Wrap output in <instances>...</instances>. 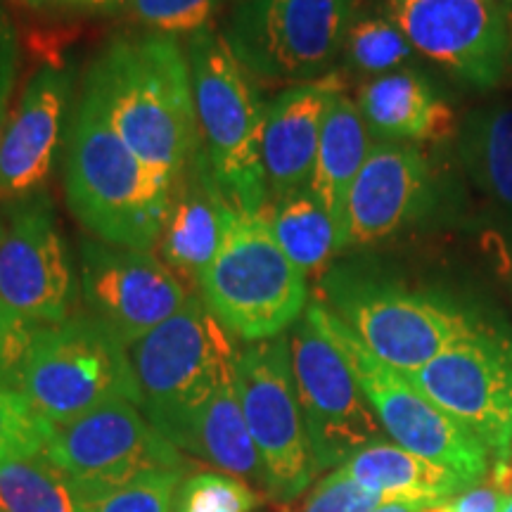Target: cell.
<instances>
[{
	"instance_id": "6da1fadb",
	"label": "cell",
	"mask_w": 512,
	"mask_h": 512,
	"mask_svg": "<svg viewBox=\"0 0 512 512\" xmlns=\"http://www.w3.org/2000/svg\"><path fill=\"white\" fill-rule=\"evenodd\" d=\"M107 117L152 169L178 178L200 152L188 53L174 36L119 38L88 72Z\"/></svg>"
},
{
	"instance_id": "7a4b0ae2",
	"label": "cell",
	"mask_w": 512,
	"mask_h": 512,
	"mask_svg": "<svg viewBox=\"0 0 512 512\" xmlns=\"http://www.w3.org/2000/svg\"><path fill=\"white\" fill-rule=\"evenodd\" d=\"M176 178L145 164L107 117L91 83L69 138L67 202L100 242L150 252L162 235Z\"/></svg>"
},
{
	"instance_id": "3957f363",
	"label": "cell",
	"mask_w": 512,
	"mask_h": 512,
	"mask_svg": "<svg viewBox=\"0 0 512 512\" xmlns=\"http://www.w3.org/2000/svg\"><path fill=\"white\" fill-rule=\"evenodd\" d=\"M188 62L204 157L223 197L235 209L261 211L268 202L264 171L266 107L254 76L233 55L223 34L190 36Z\"/></svg>"
},
{
	"instance_id": "277c9868",
	"label": "cell",
	"mask_w": 512,
	"mask_h": 512,
	"mask_svg": "<svg viewBox=\"0 0 512 512\" xmlns=\"http://www.w3.org/2000/svg\"><path fill=\"white\" fill-rule=\"evenodd\" d=\"M202 302L247 344L280 337L306 309V275L259 211L230 207L221 245L200 278Z\"/></svg>"
},
{
	"instance_id": "5b68a950",
	"label": "cell",
	"mask_w": 512,
	"mask_h": 512,
	"mask_svg": "<svg viewBox=\"0 0 512 512\" xmlns=\"http://www.w3.org/2000/svg\"><path fill=\"white\" fill-rule=\"evenodd\" d=\"M238 349L200 297L133 344L143 408L152 427L188 451L197 415L235 375Z\"/></svg>"
},
{
	"instance_id": "8992f818",
	"label": "cell",
	"mask_w": 512,
	"mask_h": 512,
	"mask_svg": "<svg viewBox=\"0 0 512 512\" xmlns=\"http://www.w3.org/2000/svg\"><path fill=\"white\" fill-rule=\"evenodd\" d=\"M17 389L50 425H67L114 401L143 406L126 344L95 316H69L38 328Z\"/></svg>"
},
{
	"instance_id": "52a82bcc",
	"label": "cell",
	"mask_w": 512,
	"mask_h": 512,
	"mask_svg": "<svg viewBox=\"0 0 512 512\" xmlns=\"http://www.w3.org/2000/svg\"><path fill=\"white\" fill-rule=\"evenodd\" d=\"M323 306L335 313L375 358L403 375L418 373L479 318L439 294L408 290L394 280L337 268L323 283Z\"/></svg>"
},
{
	"instance_id": "ba28073f",
	"label": "cell",
	"mask_w": 512,
	"mask_h": 512,
	"mask_svg": "<svg viewBox=\"0 0 512 512\" xmlns=\"http://www.w3.org/2000/svg\"><path fill=\"white\" fill-rule=\"evenodd\" d=\"M306 316L347 361L382 430L394 439V444L448 467L470 486L482 482L489 472L491 456L482 441L427 399L411 377L370 354L328 306L311 304Z\"/></svg>"
},
{
	"instance_id": "9c48e42d",
	"label": "cell",
	"mask_w": 512,
	"mask_h": 512,
	"mask_svg": "<svg viewBox=\"0 0 512 512\" xmlns=\"http://www.w3.org/2000/svg\"><path fill=\"white\" fill-rule=\"evenodd\" d=\"M358 0H240L223 38L254 79L309 83L330 74Z\"/></svg>"
},
{
	"instance_id": "30bf717a",
	"label": "cell",
	"mask_w": 512,
	"mask_h": 512,
	"mask_svg": "<svg viewBox=\"0 0 512 512\" xmlns=\"http://www.w3.org/2000/svg\"><path fill=\"white\" fill-rule=\"evenodd\" d=\"M235 387L249 434L264 465V486L275 501L292 503L309 489L316 463L294 387L285 335L252 342L235 358Z\"/></svg>"
},
{
	"instance_id": "8fae6325",
	"label": "cell",
	"mask_w": 512,
	"mask_h": 512,
	"mask_svg": "<svg viewBox=\"0 0 512 512\" xmlns=\"http://www.w3.org/2000/svg\"><path fill=\"white\" fill-rule=\"evenodd\" d=\"M408 377L482 441L496 463H510L512 330L479 320L475 330Z\"/></svg>"
},
{
	"instance_id": "7c38bea8",
	"label": "cell",
	"mask_w": 512,
	"mask_h": 512,
	"mask_svg": "<svg viewBox=\"0 0 512 512\" xmlns=\"http://www.w3.org/2000/svg\"><path fill=\"white\" fill-rule=\"evenodd\" d=\"M43 453L79 486L86 501L147 472L183 467L181 451L131 401L107 403L67 425H50Z\"/></svg>"
},
{
	"instance_id": "4fadbf2b",
	"label": "cell",
	"mask_w": 512,
	"mask_h": 512,
	"mask_svg": "<svg viewBox=\"0 0 512 512\" xmlns=\"http://www.w3.org/2000/svg\"><path fill=\"white\" fill-rule=\"evenodd\" d=\"M287 342L316 472L344 465L380 441L382 425L354 373L306 313L292 325Z\"/></svg>"
},
{
	"instance_id": "5bb4252c",
	"label": "cell",
	"mask_w": 512,
	"mask_h": 512,
	"mask_svg": "<svg viewBox=\"0 0 512 512\" xmlns=\"http://www.w3.org/2000/svg\"><path fill=\"white\" fill-rule=\"evenodd\" d=\"M389 19L456 79L486 91L512 67V17L503 0H389Z\"/></svg>"
},
{
	"instance_id": "9a60e30c",
	"label": "cell",
	"mask_w": 512,
	"mask_h": 512,
	"mask_svg": "<svg viewBox=\"0 0 512 512\" xmlns=\"http://www.w3.org/2000/svg\"><path fill=\"white\" fill-rule=\"evenodd\" d=\"M81 285L93 316L126 347L155 332L192 299L157 256L100 240H88L81 249Z\"/></svg>"
},
{
	"instance_id": "2e32d148",
	"label": "cell",
	"mask_w": 512,
	"mask_h": 512,
	"mask_svg": "<svg viewBox=\"0 0 512 512\" xmlns=\"http://www.w3.org/2000/svg\"><path fill=\"white\" fill-rule=\"evenodd\" d=\"M0 302L38 328L69 318L74 275L62 235L43 202L22 200L0 245Z\"/></svg>"
},
{
	"instance_id": "e0dca14e",
	"label": "cell",
	"mask_w": 512,
	"mask_h": 512,
	"mask_svg": "<svg viewBox=\"0 0 512 512\" xmlns=\"http://www.w3.org/2000/svg\"><path fill=\"white\" fill-rule=\"evenodd\" d=\"M434 176L413 143L382 140L351 185L344 247H368L411 226L432 207Z\"/></svg>"
},
{
	"instance_id": "ac0fdd59",
	"label": "cell",
	"mask_w": 512,
	"mask_h": 512,
	"mask_svg": "<svg viewBox=\"0 0 512 512\" xmlns=\"http://www.w3.org/2000/svg\"><path fill=\"white\" fill-rule=\"evenodd\" d=\"M72 74L38 69L24 86L15 112L0 138V202H22L46 183L55 164Z\"/></svg>"
},
{
	"instance_id": "d6986e66",
	"label": "cell",
	"mask_w": 512,
	"mask_h": 512,
	"mask_svg": "<svg viewBox=\"0 0 512 512\" xmlns=\"http://www.w3.org/2000/svg\"><path fill=\"white\" fill-rule=\"evenodd\" d=\"M339 91H344L342 74L330 72L316 81L285 88L268 102L264 128L268 202L309 188L325 112Z\"/></svg>"
},
{
	"instance_id": "ffe728a7",
	"label": "cell",
	"mask_w": 512,
	"mask_h": 512,
	"mask_svg": "<svg viewBox=\"0 0 512 512\" xmlns=\"http://www.w3.org/2000/svg\"><path fill=\"white\" fill-rule=\"evenodd\" d=\"M230 204L211 174L204 152L176 178L169 214L157 240L164 264L185 283L200 287L216 249L221 245Z\"/></svg>"
},
{
	"instance_id": "44dd1931",
	"label": "cell",
	"mask_w": 512,
	"mask_h": 512,
	"mask_svg": "<svg viewBox=\"0 0 512 512\" xmlns=\"http://www.w3.org/2000/svg\"><path fill=\"white\" fill-rule=\"evenodd\" d=\"M370 133L394 143H439L456 133V117L432 83L411 69L375 76L358 93Z\"/></svg>"
},
{
	"instance_id": "7402d4cb",
	"label": "cell",
	"mask_w": 512,
	"mask_h": 512,
	"mask_svg": "<svg viewBox=\"0 0 512 512\" xmlns=\"http://www.w3.org/2000/svg\"><path fill=\"white\" fill-rule=\"evenodd\" d=\"M370 150H373V143H370L366 119H363L356 102L344 91H339L325 112L316 164H313V174L306 190L316 197L320 207L328 211L330 219L335 221L339 235H342V247L351 185L366 164Z\"/></svg>"
},
{
	"instance_id": "603a6c76",
	"label": "cell",
	"mask_w": 512,
	"mask_h": 512,
	"mask_svg": "<svg viewBox=\"0 0 512 512\" xmlns=\"http://www.w3.org/2000/svg\"><path fill=\"white\" fill-rule=\"evenodd\" d=\"M344 467L363 489L382 496L387 503H441L470 489V484L448 467L387 441L361 448Z\"/></svg>"
},
{
	"instance_id": "cb8c5ba5",
	"label": "cell",
	"mask_w": 512,
	"mask_h": 512,
	"mask_svg": "<svg viewBox=\"0 0 512 512\" xmlns=\"http://www.w3.org/2000/svg\"><path fill=\"white\" fill-rule=\"evenodd\" d=\"M188 453L202 456L228 475L264 484V465L242 413L235 375L211 396L197 415L190 432Z\"/></svg>"
},
{
	"instance_id": "d4e9b609",
	"label": "cell",
	"mask_w": 512,
	"mask_h": 512,
	"mask_svg": "<svg viewBox=\"0 0 512 512\" xmlns=\"http://www.w3.org/2000/svg\"><path fill=\"white\" fill-rule=\"evenodd\" d=\"M458 152L475 188L512 216V107L472 112L460 128Z\"/></svg>"
},
{
	"instance_id": "484cf974",
	"label": "cell",
	"mask_w": 512,
	"mask_h": 512,
	"mask_svg": "<svg viewBox=\"0 0 512 512\" xmlns=\"http://www.w3.org/2000/svg\"><path fill=\"white\" fill-rule=\"evenodd\" d=\"M259 214L271 223L280 247L306 278L323 273L332 256L344 249L335 221L309 190L294 192L285 200L268 202Z\"/></svg>"
},
{
	"instance_id": "4316f807",
	"label": "cell",
	"mask_w": 512,
	"mask_h": 512,
	"mask_svg": "<svg viewBox=\"0 0 512 512\" xmlns=\"http://www.w3.org/2000/svg\"><path fill=\"white\" fill-rule=\"evenodd\" d=\"M86 496L46 453L0 467L3 512H81Z\"/></svg>"
},
{
	"instance_id": "83f0119b",
	"label": "cell",
	"mask_w": 512,
	"mask_h": 512,
	"mask_svg": "<svg viewBox=\"0 0 512 512\" xmlns=\"http://www.w3.org/2000/svg\"><path fill=\"white\" fill-rule=\"evenodd\" d=\"M342 53L349 67L382 76L411 62L415 48L389 17H361L351 24Z\"/></svg>"
},
{
	"instance_id": "f1b7e54d",
	"label": "cell",
	"mask_w": 512,
	"mask_h": 512,
	"mask_svg": "<svg viewBox=\"0 0 512 512\" xmlns=\"http://www.w3.org/2000/svg\"><path fill=\"white\" fill-rule=\"evenodd\" d=\"M50 422L38 415L27 396L0 382V467L46 451Z\"/></svg>"
},
{
	"instance_id": "f546056e",
	"label": "cell",
	"mask_w": 512,
	"mask_h": 512,
	"mask_svg": "<svg viewBox=\"0 0 512 512\" xmlns=\"http://www.w3.org/2000/svg\"><path fill=\"white\" fill-rule=\"evenodd\" d=\"M183 482V467L157 470L83 503L81 512H174V496Z\"/></svg>"
},
{
	"instance_id": "4dcf8cb0",
	"label": "cell",
	"mask_w": 512,
	"mask_h": 512,
	"mask_svg": "<svg viewBox=\"0 0 512 512\" xmlns=\"http://www.w3.org/2000/svg\"><path fill=\"white\" fill-rule=\"evenodd\" d=\"M256 494L240 477L226 472H197L183 479L174 496V512H254Z\"/></svg>"
},
{
	"instance_id": "1f68e13d",
	"label": "cell",
	"mask_w": 512,
	"mask_h": 512,
	"mask_svg": "<svg viewBox=\"0 0 512 512\" xmlns=\"http://www.w3.org/2000/svg\"><path fill=\"white\" fill-rule=\"evenodd\" d=\"M223 0H126L128 15L159 36L197 34Z\"/></svg>"
},
{
	"instance_id": "d6a6232c",
	"label": "cell",
	"mask_w": 512,
	"mask_h": 512,
	"mask_svg": "<svg viewBox=\"0 0 512 512\" xmlns=\"http://www.w3.org/2000/svg\"><path fill=\"white\" fill-rule=\"evenodd\" d=\"M387 503L382 496L363 489L344 465L325 475L297 508L290 512H370Z\"/></svg>"
},
{
	"instance_id": "836d02e7",
	"label": "cell",
	"mask_w": 512,
	"mask_h": 512,
	"mask_svg": "<svg viewBox=\"0 0 512 512\" xmlns=\"http://www.w3.org/2000/svg\"><path fill=\"white\" fill-rule=\"evenodd\" d=\"M36 332L38 325L0 302V382L17 387L19 370L24 366Z\"/></svg>"
},
{
	"instance_id": "e575fe53",
	"label": "cell",
	"mask_w": 512,
	"mask_h": 512,
	"mask_svg": "<svg viewBox=\"0 0 512 512\" xmlns=\"http://www.w3.org/2000/svg\"><path fill=\"white\" fill-rule=\"evenodd\" d=\"M17 79V46L12 29H0V138L10 119V98Z\"/></svg>"
},
{
	"instance_id": "d590c367",
	"label": "cell",
	"mask_w": 512,
	"mask_h": 512,
	"mask_svg": "<svg viewBox=\"0 0 512 512\" xmlns=\"http://www.w3.org/2000/svg\"><path fill=\"white\" fill-rule=\"evenodd\" d=\"M508 496V491L498 489L496 484L470 486L463 494L453 496L451 505L456 512H501Z\"/></svg>"
},
{
	"instance_id": "8d00e7d4",
	"label": "cell",
	"mask_w": 512,
	"mask_h": 512,
	"mask_svg": "<svg viewBox=\"0 0 512 512\" xmlns=\"http://www.w3.org/2000/svg\"><path fill=\"white\" fill-rule=\"evenodd\" d=\"M48 3H57L74 10H110L117 8L121 3H126V0H48Z\"/></svg>"
},
{
	"instance_id": "74e56055",
	"label": "cell",
	"mask_w": 512,
	"mask_h": 512,
	"mask_svg": "<svg viewBox=\"0 0 512 512\" xmlns=\"http://www.w3.org/2000/svg\"><path fill=\"white\" fill-rule=\"evenodd\" d=\"M496 256L501 261V273L510 280L512 285V235L510 238H494Z\"/></svg>"
},
{
	"instance_id": "f35d334b",
	"label": "cell",
	"mask_w": 512,
	"mask_h": 512,
	"mask_svg": "<svg viewBox=\"0 0 512 512\" xmlns=\"http://www.w3.org/2000/svg\"><path fill=\"white\" fill-rule=\"evenodd\" d=\"M432 503H413V501H392V503H382L377 505L375 510L370 512H422Z\"/></svg>"
},
{
	"instance_id": "ab89813d",
	"label": "cell",
	"mask_w": 512,
	"mask_h": 512,
	"mask_svg": "<svg viewBox=\"0 0 512 512\" xmlns=\"http://www.w3.org/2000/svg\"><path fill=\"white\" fill-rule=\"evenodd\" d=\"M422 512H456V510H453L451 501H441V503H432V505H427V508L422 510Z\"/></svg>"
},
{
	"instance_id": "60d3db41",
	"label": "cell",
	"mask_w": 512,
	"mask_h": 512,
	"mask_svg": "<svg viewBox=\"0 0 512 512\" xmlns=\"http://www.w3.org/2000/svg\"><path fill=\"white\" fill-rule=\"evenodd\" d=\"M501 512H512V494L505 498V503H503V510Z\"/></svg>"
},
{
	"instance_id": "b9f144b4",
	"label": "cell",
	"mask_w": 512,
	"mask_h": 512,
	"mask_svg": "<svg viewBox=\"0 0 512 512\" xmlns=\"http://www.w3.org/2000/svg\"><path fill=\"white\" fill-rule=\"evenodd\" d=\"M5 27H10V24H8V19L3 17V12H0V29H5Z\"/></svg>"
},
{
	"instance_id": "7bdbcfd3",
	"label": "cell",
	"mask_w": 512,
	"mask_h": 512,
	"mask_svg": "<svg viewBox=\"0 0 512 512\" xmlns=\"http://www.w3.org/2000/svg\"><path fill=\"white\" fill-rule=\"evenodd\" d=\"M24 3H29V5H43V3H48V0H24Z\"/></svg>"
},
{
	"instance_id": "ee69618b",
	"label": "cell",
	"mask_w": 512,
	"mask_h": 512,
	"mask_svg": "<svg viewBox=\"0 0 512 512\" xmlns=\"http://www.w3.org/2000/svg\"><path fill=\"white\" fill-rule=\"evenodd\" d=\"M3 238H5V226L0 223V245H3Z\"/></svg>"
},
{
	"instance_id": "f6af8a7d",
	"label": "cell",
	"mask_w": 512,
	"mask_h": 512,
	"mask_svg": "<svg viewBox=\"0 0 512 512\" xmlns=\"http://www.w3.org/2000/svg\"><path fill=\"white\" fill-rule=\"evenodd\" d=\"M505 3H508V5H512V0H505Z\"/></svg>"
},
{
	"instance_id": "bcb514c9",
	"label": "cell",
	"mask_w": 512,
	"mask_h": 512,
	"mask_svg": "<svg viewBox=\"0 0 512 512\" xmlns=\"http://www.w3.org/2000/svg\"><path fill=\"white\" fill-rule=\"evenodd\" d=\"M0 512H3V510H0Z\"/></svg>"
}]
</instances>
